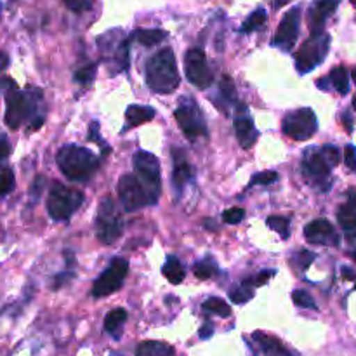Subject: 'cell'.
<instances>
[{
    "label": "cell",
    "mask_w": 356,
    "mask_h": 356,
    "mask_svg": "<svg viewBox=\"0 0 356 356\" xmlns=\"http://www.w3.org/2000/svg\"><path fill=\"white\" fill-rule=\"evenodd\" d=\"M146 83L159 94H170L179 87V73L172 49H162L148 59Z\"/></svg>",
    "instance_id": "1"
},
{
    "label": "cell",
    "mask_w": 356,
    "mask_h": 356,
    "mask_svg": "<svg viewBox=\"0 0 356 356\" xmlns=\"http://www.w3.org/2000/svg\"><path fill=\"white\" fill-rule=\"evenodd\" d=\"M59 170L72 181H87L97 170V159L90 149L76 145L63 146L56 155Z\"/></svg>",
    "instance_id": "2"
},
{
    "label": "cell",
    "mask_w": 356,
    "mask_h": 356,
    "mask_svg": "<svg viewBox=\"0 0 356 356\" xmlns=\"http://www.w3.org/2000/svg\"><path fill=\"white\" fill-rule=\"evenodd\" d=\"M83 204L82 191L65 184H52L47 198V212L54 221H68Z\"/></svg>",
    "instance_id": "3"
},
{
    "label": "cell",
    "mask_w": 356,
    "mask_h": 356,
    "mask_svg": "<svg viewBox=\"0 0 356 356\" xmlns=\"http://www.w3.org/2000/svg\"><path fill=\"white\" fill-rule=\"evenodd\" d=\"M122 232H124V219H122L120 211L115 205L113 198L104 197L99 202L96 216V233L97 238L103 243H115L120 238Z\"/></svg>",
    "instance_id": "4"
},
{
    "label": "cell",
    "mask_w": 356,
    "mask_h": 356,
    "mask_svg": "<svg viewBox=\"0 0 356 356\" xmlns=\"http://www.w3.org/2000/svg\"><path fill=\"white\" fill-rule=\"evenodd\" d=\"M134 169L136 176L141 181V184L145 186L146 195H148L149 205L156 204L160 197V190H162V184H160V162L155 155L148 152H138L134 155Z\"/></svg>",
    "instance_id": "5"
},
{
    "label": "cell",
    "mask_w": 356,
    "mask_h": 356,
    "mask_svg": "<svg viewBox=\"0 0 356 356\" xmlns=\"http://www.w3.org/2000/svg\"><path fill=\"white\" fill-rule=\"evenodd\" d=\"M38 99H40V90L35 92V96H30V94L17 90V87L10 83V89L7 90L6 124L10 129L19 127L26 118L33 117Z\"/></svg>",
    "instance_id": "6"
},
{
    "label": "cell",
    "mask_w": 356,
    "mask_h": 356,
    "mask_svg": "<svg viewBox=\"0 0 356 356\" xmlns=\"http://www.w3.org/2000/svg\"><path fill=\"white\" fill-rule=\"evenodd\" d=\"M176 120L188 139L207 138V124L198 104L190 97H183L176 108Z\"/></svg>",
    "instance_id": "7"
},
{
    "label": "cell",
    "mask_w": 356,
    "mask_h": 356,
    "mask_svg": "<svg viewBox=\"0 0 356 356\" xmlns=\"http://www.w3.org/2000/svg\"><path fill=\"white\" fill-rule=\"evenodd\" d=\"M330 47V37L325 33L312 35L296 54V68L299 73H309L325 59Z\"/></svg>",
    "instance_id": "8"
},
{
    "label": "cell",
    "mask_w": 356,
    "mask_h": 356,
    "mask_svg": "<svg viewBox=\"0 0 356 356\" xmlns=\"http://www.w3.org/2000/svg\"><path fill=\"white\" fill-rule=\"evenodd\" d=\"M318 129V120L312 108H299L284 118V132L296 141H306Z\"/></svg>",
    "instance_id": "9"
},
{
    "label": "cell",
    "mask_w": 356,
    "mask_h": 356,
    "mask_svg": "<svg viewBox=\"0 0 356 356\" xmlns=\"http://www.w3.org/2000/svg\"><path fill=\"white\" fill-rule=\"evenodd\" d=\"M129 263L122 257H115L110 266L101 273V277L94 282L92 296L94 298H106V296L115 294L124 284L127 277Z\"/></svg>",
    "instance_id": "10"
},
{
    "label": "cell",
    "mask_w": 356,
    "mask_h": 356,
    "mask_svg": "<svg viewBox=\"0 0 356 356\" xmlns=\"http://www.w3.org/2000/svg\"><path fill=\"white\" fill-rule=\"evenodd\" d=\"M184 72H186L188 80L198 89H207L211 87L214 75L209 68L207 58L202 49H190L184 58Z\"/></svg>",
    "instance_id": "11"
},
{
    "label": "cell",
    "mask_w": 356,
    "mask_h": 356,
    "mask_svg": "<svg viewBox=\"0 0 356 356\" xmlns=\"http://www.w3.org/2000/svg\"><path fill=\"white\" fill-rule=\"evenodd\" d=\"M118 197H120L122 207L127 212L138 211V209L149 204L145 186H143L136 174H125L124 177H120V181H118Z\"/></svg>",
    "instance_id": "12"
},
{
    "label": "cell",
    "mask_w": 356,
    "mask_h": 356,
    "mask_svg": "<svg viewBox=\"0 0 356 356\" xmlns=\"http://www.w3.org/2000/svg\"><path fill=\"white\" fill-rule=\"evenodd\" d=\"M302 172L312 183L318 184L323 190H329L330 183V165L323 159L322 152L316 148H308L302 155Z\"/></svg>",
    "instance_id": "13"
},
{
    "label": "cell",
    "mask_w": 356,
    "mask_h": 356,
    "mask_svg": "<svg viewBox=\"0 0 356 356\" xmlns=\"http://www.w3.org/2000/svg\"><path fill=\"white\" fill-rule=\"evenodd\" d=\"M299 23H301V9L294 7L282 19L273 37V45L280 47L282 51H291L299 37Z\"/></svg>",
    "instance_id": "14"
},
{
    "label": "cell",
    "mask_w": 356,
    "mask_h": 356,
    "mask_svg": "<svg viewBox=\"0 0 356 356\" xmlns=\"http://www.w3.org/2000/svg\"><path fill=\"white\" fill-rule=\"evenodd\" d=\"M306 240L315 245H337L339 243V236L336 235V229L330 225V221L320 218L309 222L305 228Z\"/></svg>",
    "instance_id": "15"
},
{
    "label": "cell",
    "mask_w": 356,
    "mask_h": 356,
    "mask_svg": "<svg viewBox=\"0 0 356 356\" xmlns=\"http://www.w3.org/2000/svg\"><path fill=\"white\" fill-rule=\"evenodd\" d=\"M341 0H318L309 10V26H312V33L318 35L323 33V24H325L327 17L337 9Z\"/></svg>",
    "instance_id": "16"
},
{
    "label": "cell",
    "mask_w": 356,
    "mask_h": 356,
    "mask_svg": "<svg viewBox=\"0 0 356 356\" xmlns=\"http://www.w3.org/2000/svg\"><path fill=\"white\" fill-rule=\"evenodd\" d=\"M174 159V172H172V181L176 184L177 190H183L184 184L191 179L193 176V169H191L190 162L186 160V155L183 153V149H174L172 152Z\"/></svg>",
    "instance_id": "17"
},
{
    "label": "cell",
    "mask_w": 356,
    "mask_h": 356,
    "mask_svg": "<svg viewBox=\"0 0 356 356\" xmlns=\"http://www.w3.org/2000/svg\"><path fill=\"white\" fill-rule=\"evenodd\" d=\"M337 221L346 233H356V190L350 191L348 202L337 211Z\"/></svg>",
    "instance_id": "18"
},
{
    "label": "cell",
    "mask_w": 356,
    "mask_h": 356,
    "mask_svg": "<svg viewBox=\"0 0 356 356\" xmlns=\"http://www.w3.org/2000/svg\"><path fill=\"white\" fill-rule=\"evenodd\" d=\"M235 132H236V138H238L240 146L243 149H249L256 145L257 141V129L254 127V122L252 118L249 117H240L235 120Z\"/></svg>",
    "instance_id": "19"
},
{
    "label": "cell",
    "mask_w": 356,
    "mask_h": 356,
    "mask_svg": "<svg viewBox=\"0 0 356 356\" xmlns=\"http://www.w3.org/2000/svg\"><path fill=\"white\" fill-rule=\"evenodd\" d=\"M254 341H256L257 346L261 348L264 356H292L291 351H289L277 337H271L264 332H256L254 334Z\"/></svg>",
    "instance_id": "20"
},
{
    "label": "cell",
    "mask_w": 356,
    "mask_h": 356,
    "mask_svg": "<svg viewBox=\"0 0 356 356\" xmlns=\"http://www.w3.org/2000/svg\"><path fill=\"white\" fill-rule=\"evenodd\" d=\"M155 118V110L152 106H141V104H131L125 111V120L129 125H141Z\"/></svg>",
    "instance_id": "21"
},
{
    "label": "cell",
    "mask_w": 356,
    "mask_h": 356,
    "mask_svg": "<svg viewBox=\"0 0 356 356\" xmlns=\"http://www.w3.org/2000/svg\"><path fill=\"white\" fill-rule=\"evenodd\" d=\"M136 356H174V348L160 341H145L136 350Z\"/></svg>",
    "instance_id": "22"
},
{
    "label": "cell",
    "mask_w": 356,
    "mask_h": 356,
    "mask_svg": "<svg viewBox=\"0 0 356 356\" xmlns=\"http://www.w3.org/2000/svg\"><path fill=\"white\" fill-rule=\"evenodd\" d=\"M162 271H163V275H165L167 280L174 285L181 284V282L184 280V275H186V271H184L183 264L179 263V259H176V257H172V256L167 257V263L163 264Z\"/></svg>",
    "instance_id": "23"
},
{
    "label": "cell",
    "mask_w": 356,
    "mask_h": 356,
    "mask_svg": "<svg viewBox=\"0 0 356 356\" xmlns=\"http://www.w3.org/2000/svg\"><path fill=\"white\" fill-rule=\"evenodd\" d=\"M330 82H332L334 89L339 94L350 92V75H348L344 66H337V68L330 72Z\"/></svg>",
    "instance_id": "24"
},
{
    "label": "cell",
    "mask_w": 356,
    "mask_h": 356,
    "mask_svg": "<svg viewBox=\"0 0 356 356\" xmlns=\"http://www.w3.org/2000/svg\"><path fill=\"white\" fill-rule=\"evenodd\" d=\"M125 320H127V312H125V309H113V312L108 313L106 318H104V329H106V332L115 334L122 325H124Z\"/></svg>",
    "instance_id": "25"
},
{
    "label": "cell",
    "mask_w": 356,
    "mask_h": 356,
    "mask_svg": "<svg viewBox=\"0 0 356 356\" xmlns=\"http://www.w3.org/2000/svg\"><path fill=\"white\" fill-rule=\"evenodd\" d=\"M167 33L163 30H138L134 31V38L143 45H155L160 44Z\"/></svg>",
    "instance_id": "26"
},
{
    "label": "cell",
    "mask_w": 356,
    "mask_h": 356,
    "mask_svg": "<svg viewBox=\"0 0 356 356\" xmlns=\"http://www.w3.org/2000/svg\"><path fill=\"white\" fill-rule=\"evenodd\" d=\"M204 309L209 313H214V315L222 316V318H228L232 315V308L229 305H226V301L219 298H209L207 301L204 302Z\"/></svg>",
    "instance_id": "27"
},
{
    "label": "cell",
    "mask_w": 356,
    "mask_h": 356,
    "mask_svg": "<svg viewBox=\"0 0 356 356\" xmlns=\"http://www.w3.org/2000/svg\"><path fill=\"white\" fill-rule=\"evenodd\" d=\"M264 23H266V10H264V9L254 10V13L250 14L249 19L243 23L242 33H252V31L259 30V28L263 26Z\"/></svg>",
    "instance_id": "28"
},
{
    "label": "cell",
    "mask_w": 356,
    "mask_h": 356,
    "mask_svg": "<svg viewBox=\"0 0 356 356\" xmlns=\"http://www.w3.org/2000/svg\"><path fill=\"white\" fill-rule=\"evenodd\" d=\"M216 271H218V268H216L214 259H211V257H207V259L204 261H198L193 266V273L197 275L200 280H209Z\"/></svg>",
    "instance_id": "29"
},
{
    "label": "cell",
    "mask_w": 356,
    "mask_h": 356,
    "mask_svg": "<svg viewBox=\"0 0 356 356\" xmlns=\"http://www.w3.org/2000/svg\"><path fill=\"white\" fill-rule=\"evenodd\" d=\"M289 225H291L289 219L282 218V216H270V218H268V226H270L271 229H275L284 240L289 238V233H291V226Z\"/></svg>",
    "instance_id": "30"
},
{
    "label": "cell",
    "mask_w": 356,
    "mask_h": 356,
    "mask_svg": "<svg viewBox=\"0 0 356 356\" xmlns=\"http://www.w3.org/2000/svg\"><path fill=\"white\" fill-rule=\"evenodd\" d=\"M252 298H254L252 287H247V285H242V287L229 292V299H232L235 305H245V302L250 301Z\"/></svg>",
    "instance_id": "31"
},
{
    "label": "cell",
    "mask_w": 356,
    "mask_h": 356,
    "mask_svg": "<svg viewBox=\"0 0 356 356\" xmlns=\"http://www.w3.org/2000/svg\"><path fill=\"white\" fill-rule=\"evenodd\" d=\"M219 96L225 97L226 103H235L236 99V90H235V86H233L232 79L229 76H222L221 80V86H219Z\"/></svg>",
    "instance_id": "32"
},
{
    "label": "cell",
    "mask_w": 356,
    "mask_h": 356,
    "mask_svg": "<svg viewBox=\"0 0 356 356\" xmlns=\"http://www.w3.org/2000/svg\"><path fill=\"white\" fill-rule=\"evenodd\" d=\"M292 301L294 305H298L299 308H308V309H316L315 299L308 294L306 291H294L292 292Z\"/></svg>",
    "instance_id": "33"
},
{
    "label": "cell",
    "mask_w": 356,
    "mask_h": 356,
    "mask_svg": "<svg viewBox=\"0 0 356 356\" xmlns=\"http://www.w3.org/2000/svg\"><path fill=\"white\" fill-rule=\"evenodd\" d=\"M14 184H16V181H14L13 170L3 169L2 172H0V197L10 193V191L14 190Z\"/></svg>",
    "instance_id": "34"
},
{
    "label": "cell",
    "mask_w": 356,
    "mask_h": 356,
    "mask_svg": "<svg viewBox=\"0 0 356 356\" xmlns=\"http://www.w3.org/2000/svg\"><path fill=\"white\" fill-rule=\"evenodd\" d=\"M277 179H278V174L275 172V170H264V172L254 174L249 186H256V184H263V186H266V184L275 183Z\"/></svg>",
    "instance_id": "35"
},
{
    "label": "cell",
    "mask_w": 356,
    "mask_h": 356,
    "mask_svg": "<svg viewBox=\"0 0 356 356\" xmlns=\"http://www.w3.org/2000/svg\"><path fill=\"white\" fill-rule=\"evenodd\" d=\"M94 76H96V65L94 63L83 66V68H80L75 73V80L80 83H90L94 80Z\"/></svg>",
    "instance_id": "36"
},
{
    "label": "cell",
    "mask_w": 356,
    "mask_h": 356,
    "mask_svg": "<svg viewBox=\"0 0 356 356\" xmlns=\"http://www.w3.org/2000/svg\"><path fill=\"white\" fill-rule=\"evenodd\" d=\"M245 218V211L238 207L228 209V211L222 212V221L228 222V225H238L240 221H243Z\"/></svg>",
    "instance_id": "37"
},
{
    "label": "cell",
    "mask_w": 356,
    "mask_h": 356,
    "mask_svg": "<svg viewBox=\"0 0 356 356\" xmlns=\"http://www.w3.org/2000/svg\"><path fill=\"white\" fill-rule=\"evenodd\" d=\"M322 155H323V159H325V162L329 163L330 167L337 165V163H339V160H341L339 148H336V146H332V145H325V146H323V148H322Z\"/></svg>",
    "instance_id": "38"
},
{
    "label": "cell",
    "mask_w": 356,
    "mask_h": 356,
    "mask_svg": "<svg viewBox=\"0 0 356 356\" xmlns=\"http://www.w3.org/2000/svg\"><path fill=\"white\" fill-rule=\"evenodd\" d=\"M313 261H315V254L313 252H309V250H301V252H298L294 256V259H292V263L294 264H298L299 266V270H302L305 271L306 268L309 266V264L313 263Z\"/></svg>",
    "instance_id": "39"
},
{
    "label": "cell",
    "mask_w": 356,
    "mask_h": 356,
    "mask_svg": "<svg viewBox=\"0 0 356 356\" xmlns=\"http://www.w3.org/2000/svg\"><path fill=\"white\" fill-rule=\"evenodd\" d=\"M275 273H277L275 270H264V271H261V273H257L254 278H249V280H247L243 285H247V287H259V285L266 284V282L270 280Z\"/></svg>",
    "instance_id": "40"
},
{
    "label": "cell",
    "mask_w": 356,
    "mask_h": 356,
    "mask_svg": "<svg viewBox=\"0 0 356 356\" xmlns=\"http://www.w3.org/2000/svg\"><path fill=\"white\" fill-rule=\"evenodd\" d=\"M65 2L66 6H68L72 10H75V13H82V10L89 9L92 0H65Z\"/></svg>",
    "instance_id": "41"
},
{
    "label": "cell",
    "mask_w": 356,
    "mask_h": 356,
    "mask_svg": "<svg viewBox=\"0 0 356 356\" xmlns=\"http://www.w3.org/2000/svg\"><path fill=\"white\" fill-rule=\"evenodd\" d=\"M344 160H346V165L351 170H356V148L353 145H348L344 149Z\"/></svg>",
    "instance_id": "42"
},
{
    "label": "cell",
    "mask_w": 356,
    "mask_h": 356,
    "mask_svg": "<svg viewBox=\"0 0 356 356\" xmlns=\"http://www.w3.org/2000/svg\"><path fill=\"white\" fill-rule=\"evenodd\" d=\"M9 153H10L9 143H7L3 138H0V162L7 159V156H9Z\"/></svg>",
    "instance_id": "43"
},
{
    "label": "cell",
    "mask_w": 356,
    "mask_h": 356,
    "mask_svg": "<svg viewBox=\"0 0 356 356\" xmlns=\"http://www.w3.org/2000/svg\"><path fill=\"white\" fill-rule=\"evenodd\" d=\"M99 125H97V122H92V124H90V129H89V139L90 141H97V143H101V139H99Z\"/></svg>",
    "instance_id": "44"
},
{
    "label": "cell",
    "mask_w": 356,
    "mask_h": 356,
    "mask_svg": "<svg viewBox=\"0 0 356 356\" xmlns=\"http://www.w3.org/2000/svg\"><path fill=\"white\" fill-rule=\"evenodd\" d=\"M42 184H44V177H37V181H35L33 188H31V197H33V200H35V198H37V197H40Z\"/></svg>",
    "instance_id": "45"
},
{
    "label": "cell",
    "mask_w": 356,
    "mask_h": 356,
    "mask_svg": "<svg viewBox=\"0 0 356 356\" xmlns=\"http://www.w3.org/2000/svg\"><path fill=\"white\" fill-rule=\"evenodd\" d=\"M211 336H212V325L211 323H207V325H204L200 329V337L202 339H209Z\"/></svg>",
    "instance_id": "46"
},
{
    "label": "cell",
    "mask_w": 356,
    "mask_h": 356,
    "mask_svg": "<svg viewBox=\"0 0 356 356\" xmlns=\"http://www.w3.org/2000/svg\"><path fill=\"white\" fill-rule=\"evenodd\" d=\"M6 65H7V58L3 54H0V66H2V68H3V66H6Z\"/></svg>",
    "instance_id": "47"
},
{
    "label": "cell",
    "mask_w": 356,
    "mask_h": 356,
    "mask_svg": "<svg viewBox=\"0 0 356 356\" xmlns=\"http://www.w3.org/2000/svg\"><path fill=\"white\" fill-rule=\"evenodd\" d=\"M287 2H289V0H277V2H275V6L282 7V6H284V3H287Z\"/></svg>",
    "instance_id": "48"
},
{
    "label": "cell",
    "mask_w": 356,
    "mask_h": 356,
    "mask_svg": "<svg viewBox=\"0 0 356 356\" xmlns=\"http://www.w3.org/2000/svg\"><path fill=\"white\" fill-rule=\"evenodd\" d=\"M351 79H353L355 83H356V68L353 70V72H351Z\"/></svg>",
    "instance_id": "49"
},
{
    "label": "cell",
    "mask_w": 356,
    "mask_h": 356,
    "mask_svg": "<svg viewBox=\"0 0 356 356\" xmlns=\"http://www.w3.org/2000/svg\"><path fill=\"white\" fill-rule=\"evenodd\" d=\"M353 108H355V110H356V96L353 97Z\"/></svg>",
    "instance_id": "50"
},
{
    "label": "cell",
    "mask_w": 356,
    "mask_h": 356,
    "mask_svg": "<svg viewBox=\"0 0 356 356\" xmlns=\"http://www.w3.org/2000/svg\"><path fill=\"white\" fill-rule=\"evenodd\" d=\"M351 3H353V6L356 7V0H351Z\"/></svg>",
    "instance_id": "51"
},
{
    "label": "cell",
    "mask_w": 356,
    "mask_h": 356,
    "mask_svg": "<svg viewBox=\"0 0 356 356\" xmlns=\"http://www.w3.org/2000/svg\"><path fill=\"white\" fill-rule=\"evenodd\" d=\"M353 257H355V259H356V252H353Z\"/></svg>",
    "instance_id": "52"
}]
</instances>
